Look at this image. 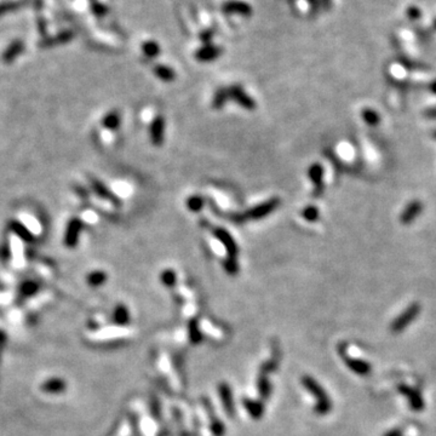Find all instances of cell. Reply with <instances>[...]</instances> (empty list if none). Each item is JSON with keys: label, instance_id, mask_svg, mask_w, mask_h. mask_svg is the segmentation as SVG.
Listing matches in <instances>:
<instances>
[{"label": "cell", "instance_id": "6da1fadb", "mask_svg": "<svg viewBox=\"0 0 436 436\" xmlns=\"http://www.w3.org/2000/svg\"><path fill=\"white\" fill-rule=\"evenodd\" d=\"M302 383H303L304 388L309 391L312 395H314L316 399V405H315V412L320 416H325L328 412L332 410V402H331L330 398L327 396L326 391L322 389V387L318 382L315 381L313 377L309 376H304L302 379Z\"/></svg>", "mask_w": 436, "mask_h": 436}, {"label": "cell", "instance_id": "7a4b0ae2", "mask_svg": "<svg viewBox=\"0 0 436 436\" xmlns=\"http://www.w3.org/2000/svg\"><path fill=\"white\" fill-rule=\"evenodd\" d=\"M419 310L420 308L418 304H412L411 307H408V308L406 309L405 312L399 316V318H396L393 324H391L390 326L391 332L394 333L402 332V331H404L405 328L414 320V318L418 316V314H419Z\"/></svg>", "mask_w": 436, "mask_h": 436}, {"label": "cell", "instance_id": "3957f363", "mask_svg": "<svg viewBox=\"0 0 436 436\" xmlns=\"http://www.w3.org/2000/svg\"><path fill=\"white\" fill-rule=\"evenodd\" d=\"M280 204V200L274 198L268 200V201L263 202L261 205H257L253 208H251L249 212H246V214H244L245 220L246 218H252V220H261V218L267 217L268 214H270L271 212L275 211L277 206Z\"/></svg>", "mask_w": 436, "mask_h": 436}, {"label": "cell", "instance_id": "277c9868", "mask_svg": "<svg viewBox=\"0 0 436 436\" xmlns=\"http://www.w3.org/2000/svg\"><path fill=\"white\" fill-rule=\"evenodd\" d=\"M229 97L233 98L238 104L247 110H252L256 108V102L245 92L240 86H232L228 90Z\"/></svg>", "mask_w": 436, "mask_h": 436}, {"label": "cell", "instance_id": "5b68a950", "mask_svg": "<svg viewBox=\"0 0 436 436\" xmlns=\"http://www.w3.org/2000/svg\"><path fill=\"white\" fill-rule=\"evenodd\" d=\"M214 235H216V238L221 241V244L226 247L227 252H228V257H234V258H237L239 249L237 243H235L234 238H233L232 235L223 228H217L216 231H214Z\"/></svg>", "mask_w": 436, "mask_h": 436}, {"label": "cell", "instance_id": "8992f818", "mask_svg": "<svg viewBox=\"0 0 436 436\" xmlns=\"http://www.w3.org/2000/svg\"><path fill=\"white\" fill-rule=\"evenodd\" d=\"M164 131H165V120L161 115L157 116L151 125V139L154 146H160L164 141Z\"/></svg>", "mask_w": 436, "mask_h": 436}, {"label": "cell", "instance_id": "52a82bcc", "mask_svg": "<svg viewBox=\"0 0 436 436\" xmlns=\"http://www.w3.org/2000/svg\"><path fill=\"white\" fill-rule=\"evenodd\" d=\"M400 391L407 396V400H408V402H410L412 410H414V411L423 410L424 401H423L422 396H420L419 391L411 389L410 387H400Z\"/></svg>", "mask_w": 436, "mask_h": 436}, {"label": "cell", "instance_id": "ba28073f", "mask_svg": "<svg viewBox=\"0 0 436 436\" xmlns=\"http://www.w3.org/2000/svg\"><path fill=\"white\" fill-rule=\"evenodd\" d=\"M344 361L349 369H350L353 372L357 373V375L366 376L371 372V365H370L369 362H366V361L353 359V357H348V356H344Z\"/></svg>", "mask_w": 436, "mask_h": 436}, {"label": "cell", "instance_id": "9c48e42d", "mask_svg": "<svg viewBox=\"0 0 436 436\" xmlns=\"http://www.w3.org/2000/svg\"><path fill=\"white\" fill-rule=\"evenodd\" d=\"M82 222L79 220H74L69 223V227L67 229V234H65V244L68 246H76L78 238H79L80 231H82Z\"/></svg>", "mask_w": 436, "mask_h": 436}, {"label": "cell", "instance_id": "30bf717a", "mask_svg": "<svg viewBox=\"0 0 436 436\" xmlns=\"http://www.w3.org/2000/svg\"><path fill=\"white\" fill-rule=\"evenodd\" d=\"M220 395L221 400H222L223 406H225V410L229 416H232L234 413V402H233L232 398V390L229 388L228 384H221L220 385Z\"/></svg>", "mask_w": 436, "mask_h": 436}, {"label": "cell", "instance_id": "8fae6325", "mask_svg": "<svg viewBox=\"0 0 436 436\" xmlns=\"http://www.w3.org/2000/svg\"><path fill=\"white\" fill-rule=\"evenodd\" d=\"M322 175H324V170H322V167L318 165V164H314V165L309 169V177L313 183L315 184V195H319V193L321 192Z\"/></svg>", "mask_w": 436, "mask_h": 436}, {"label": "cell", "instance_id": "7c38bea8", "mask_svg": "<svg viewBox=\"0 0 436 436\" xmlns=\"http://www.w3.org/2000/svg\"><path fill=\"white\" fill-rule=\"evenodd\" d=\"M420 211H422V204H420L419 201L411 202V205H408L404 211V213H402L401 221L405 225L406 223H410L420 213Z\"/></svg>", "mask_w": 436, "mask_h": 436}, {"label": "cell", "instance_id": "4fadbf2b", "mask_svg": "<svg viewBox=\"0 0 436 436\" xmlns=\"http://www.w3.org/2000/svg\"><path fill=\"white\" fill-rule=\"evenodd\" d=\"M244 405L245 408H246L247 412L251 414V417L255 418V419H258V418H261L262 414H263V405L259 404V402L253 401V400H249V399H245L244 400Z\"/></svg>", "mask_w": 436, "mask_h": 436}, {"label": "cell", "instance_id": "5bb4252c", "mask_svg": "<svg viewBox=\"0 0 436 436\" xmlns=\"http://www.w3.org/2000/svg\"><path fill=\"white\" fill-rule=\"evenodd\" d=\"M113 320L118 325H127L130 321V314L126 307L118 306L114 310V315H113Z\"/></svg>", "mask_w": 436, "mask_h": 436}, {"label": "cell", "instance_id": "9a60e30c", "mask_svg": "<svg viewBox=\"0 0 436 436\" xmlns=\"http://www.w3.org/2000/svg\"><path fill=\"white\" fill-rule=\"evenodd\" d=\"M120 121L121 119H120V115H119V113L112 112L104 116L103 126L108 128V130H116V128L120 126Z\"/></svg>", "mask_w": 436, "mask_h": 436}, {"label": "cell", "instance_id": "2e32d148", "mask_svg": "<svg viewBox=\"0 0 436 436\" xmlns=\"http://www.w3.org/2000/svg\"><path fill=\"white\" fill-rule=\"evenodd\" d=\"M43 389L49 391V393H61L65 389V384L61 379H51L43 385Z\"/></svg>", "mask_w": 436, "mask_h": 436}, {"label": "cell", "instance_id": "e0dca14e", "mask_svg": "<svg viewBox=\"0 0 436 436\" xmlns=\"http://www.w3.org/2000/svg\"><path fill=\"white\" fill-rule=\"evenodd\" d=\"M228 98H229V92L227 90H223V89H220V90L214 94L213 101H212V106H213L214 109L223 108V106H225L227 101H228Z\"/></svg>", "mask_w": 436, "mask_h": 436}, {"label": "cell", "instance_id": "ac0fdd59", "mask_svg": "<svg viewBox=\"0 0 436 436\" xmlns=\"http://www.w3.org/2000/svg\"><path fill=\"white\" fill-rule=\"evenodd\" d=\"M154 71L161 80H164V82H172V80L175 79V73H173L169 67L159 65V67L155 68Z\"/></svg>", "mask_w": 436, "mask_h": 436}, {"label": "cell", "instance_id": "d6986e66", "mask_svg": "<svg viewBox=\"0 0 436 436\" xmlns=\"http://www.w3.org/2000/svg\"><path fill=\"white\" fill-rule=\"evenodd\" d=\"M92 187H94L95 192L98 194V196H101V198L103 199H108L110 200L113 198L112 193L109 192V189L104 186L103 183H101V182L98 181H92Z\"/></svg>", "mask_w": 436, "mask_h": 436}, {"label": "cell", "instance_id": "ffe728a7", "mask_svg": "<svg viewBox=\"0 0 436 436\" xmlns=\"http://www.w3.org/2000/svg\"><path fill=\"white\" fill-rule=\"evenodd\" d=\"M187 205H188V208H189L190 211L198 212V211L201 210L202 207H204L205 201H204V199L201 198V196L194 195V196H192V198L188 199Z\"/></svg>", "mask_w": 436, "mask_h": 436}, {"label": "cell", "instance_id": "44dd1931", "mask_svg": "<svg viewBox=\"0 0 436 436\" xmlns=\"http://www.w3.org/2000/svg\"><path fill=\"white\" fill-rule=\"evenodd\" d=\"M223 265H225V269L229 275H237L238 274L239 264L237 258H234V257H227L226 261L223 262Z\"/></svg>", "mask_w": 436, "mask_h": 436}, {"label": "cell", "instance_id": "7402d4cb", "mask_svg": "<svg viewBox=\"0 0 436 436\" xmlns=\"http://www.w3.org/2000/svg\"><path fill=\"white\" fill-rule=\"evenodd\" d=\"M89 283L92 286H101L102 283L106 281L107 275L103 273V271H94V273H91L90 275H89Z\"/></svg>", "mask_w": 436, "mask_h": 436}, {"label": "cell", "instance_id": "603a6c76", "mask_svg": "<svg viewBox=\"0 0 436 436\" xmlns=\"http://www.w3.org/2000/svg\"><path fill=\"white\" fill-rule=\"evenodd\" d=\"M160 279H161V282H163L164 285L171 287V286H173L176 283V279H177V277H176V274L173 273L172 270L167 269V270H164L163 273H161Z\"/></svg>", "mask_w": 436, "mask_h": 436}, {"label": "cell", "instance_id": "cb8c5ba5", "mask_svg": "<svg viewBox=\"0 0 436 436\" xmlns=\"http://www.w3.org/2000/svg\"><path fill=\"white\" fill-rule=\"evenodd\" d=\"M217 55H218L217 49L206 47V49H202L201 51L198 52V58L201 59V61H210V59H213L216 57Z\"/></svg>", "mask_w": 436, "mask_h": 436}, {"label": "cell", "instance_id": "d4e9b609", "mask_svg": "<svg viewBox=\"0 0 436 436\" xmlns=\"http://www.w3.org/2000/svg\"><path fill=\"white\" fill-rule=\"evenodd\" d=\"M258 390H259V394H261V396H263V399H267L268 396H269L270 388H269V383H268V381L265 379V377L259 378Z\"/></svg>", "mask_w": 436, "mask_h": 436}, {"label": "cell", "instance_id": "484cf974", "mask_svg": "<svg viewBox=\"0 0 436 436\" xmlns=\"http://www.w3.org/2000/svg\"><path fill=\"white\" fill-rule=\"evenodd\" d=\"M189 333H190V340H192L194 344H198L200 340H201V332L199 331L196 322H192V324H190Z\"/></svg>", "mask_w": 436, "mask_h": 436}, {"label": "cell", "instance_id": "4316f807", "mask_svg": "<svg viewBox=\"0 0 436 436\" xmlns=\"http://www.w3.org/2000/svg\"><path fill=\"white\" fill-rule=\"evenodd\" d=\"M303 217L306 218L307 221H309V222H313V221L318 220L319 217L318 208L314 207V206H308V207L303 211Z\"/></svg>", "mask_w": 436, "mask_h": 436}, {"label": "cell", "instance_id": "83f0119b", "mask_svg": "<svg viewBox=\"0 0 436 436\" xmlns=\"http://www.w3.org/2000/svg\"><path fill=\"white\" fill-rule=\"evenodd\" d=\"M144 52H146V55L147 56H149V57H153V56H155V55H158V52H159V49H158V46L155 45V44H153V43H149V44H146L144 46Z\"/></svg>", "mask_w": 436, "mask_h": 436}, {"label": "cell", "instance_id": "f1b7e54d", "mask_svg": "<svg viewBox=\"0 0 436 436\" xmlns=\"http://www.w3.org/2000/svg\"><path fill=\"white\" fill-rule=\"evenodd\" d=\"M364 118H365V120L371 125L376 124V122L378 121L377 114H376L375 112H372V110H365V112H364Z\"/></svg>", "mask_w": 436, "mask_h": 436}, {"label": "cell", "instance_id": "f546056e", "mask_svg": "<svg viewBox=\"0 0 436 436\" xmlns=\"http://www.w3.org/2000/svg\"><path fill=\"white\" fill-rule=\"evenodd\" d=\"M407 16L410 17L411 20H418L420 17V11L416 8H411V9H408Z\"/></svg>", "mask_w": 436, "mask_h": 436}, {"label": "cell", "instance_id": "4dcf8cb0", "mask_svg": "<svg viewBox=\"0 0 436 436\" xmlns=\"http://www.w3.org/2000/svg\"><path fill=\"white\" fill-rule=\"evenodd\" d=\"M402 431L400 429H393L389 432H387L384 436H401Z\"/></svg>", "mask_w": 436, "mask_h": 436}, {"label": "cell", "instance_id": "1f68e13d", "mask_svg": "<svg viewBox=\"0 0 436 436\" xmlns=\"http://www.w3.org/2000/svg\"><path fill=\"white\" fill-rule=\"evenodd\" d=\"M428 115L431 116V118H436V109L429 110V112H428Z\"/></svg>", "mask_w": 436, "mask_h": 436}, {"label": "cell", "instance_id": "d6a6232c", "mask_svg": "<svg viewBox=\"0 0 436 436\" xmlns=\"http://www.w3.org/2000/svg\"><path fill=\"white\" fill-rule=\"evenodd\" d=\"M431 90H432V91H434V92H435V94H436V82H435V83H434V84H432V85H431Z\"/></svg>", "mask_w": 436, "mask_h": 436}, {"label": "cell", "instance_id": "836d02e7", "mask_svg": "<svg viewBox=\"0 0 436 436\" xmlns=\"http://www.w3.org/2000/svg\"><path fill=\"white\" fill-rule=\"evenodd\" d=\"M435 27H436V21H435Z\"/></svg>", "mask_w": 436, "mask_h": 436}]
</instances>
